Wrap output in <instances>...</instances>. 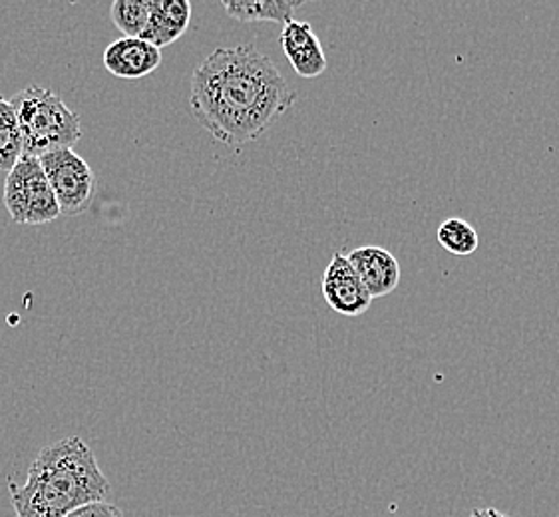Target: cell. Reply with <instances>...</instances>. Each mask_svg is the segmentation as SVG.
Returning a JSON list of instances; mask_svg holds the SVG:
<instances>
[{"instance_id": "obj_16", "label": "cell", "mask_w": 559, "mask_h": 517, "mask_svg": "<svg viewBox=\"0 0 559 517\" xmlns=\"http://www.w3.org/2000/svg\"><path fill=\"white\" fill-rule=\"evenodd\" d=\"M468 517H510L502 514V512H498V509H493V507H484V509H474L471 516Z\"/></svg>"}, {"instance_id": "obj_11", "label": "cell", "mask_w": 559, "mask_h": 517, "mask_svg": "<svg viewBox=\"0 0 559 517\" xmlns=\"http://www.w3.org/2000/svg\"><path fill=\"white\" fill-rule=\"evenodd\" d=\"M299 7H302V0H224L225 12L239 23H277L285 26L295 21L293 14Z\"/></svg>"}, {"instance_id": "obj_7", "label": "cell", "mask_w": 559, "mask_h": 517, "mask_svg": "<svg viewBox=\"0 0 559 517\" xmlns=\"http://www.w3.org/2000/svg\"><path fill=\"white\" fill-rule=\"evenodd\" d=\"M102 62L120 80H142L162 64V50L142 38H118L104 50Z\"/></svg>"}, {"instance_id": "obj_14", "label": "cell", "mask_w": 559, "mask_h": 517, "mask_svg": "<svg viewBox=\"0 0 559 517\" xmlns=\"http://www.w3.org/2000/svg\"><path fill=\"white\" fill-rule=\"evenodd\" d=\"M152 0H116L110 16L126 38H140L146 28Z\"/></svg>"}, {"instance_id": "obj_13", "label": "cell", "mask_w": 559, "mask_h": 517, "mask_svg": "<svg viewBox=\"0 0 559 517\" xmlns=\"http://www.w3.org/2000/svg\"><path fill=\"white\" fill-rule=\"evenodd\" d=\"M438 243L440 248L447 249L450 255L456 257H468L472 253L478 251L480 239L476 229L460 217H450L447 221H442V226L438 227Z\"/></svg>"}, {"instance_id": "obj_12", "label": "cell", "mask_w": 559, "mask_h": 517, "mask_svg": "<svg viewBox=\"0 0 559 517\" xmlns=\"http://www.w3.org/2000/svg\"><path fill=\"white\" fill-rule=\"evenodd\" d=\"M23 158V135L11 100L0 96V171H11Z\"/></svg>"}, {"instance_id": "obj_8", "label": "cell", "mask_w": 559, "mask_h": 517, "mask_svg": "<svg viewBox=\"0 0 559 517\" xmlns=\"http://www.w3.org/2000/svg\"><path fill=\"white\" fill-rule=\"evenodd\" d=\"M281 48L293 70L305 80L319 79L326 70V57L313 26L301 21H292L281 31Z\"/></svg>"}, {"instance_id": "obj_10", "label": "cell", "mask_w": 559, "mask_h": 517, "mask_svg": "<svg viewBox=\"0 0 559 517\" xmlns=\"http://www.w3.org/2000/svg\"><path fill=\"white\" fill-rule=\"evenodd\" d=\"M190 23V0H154L150 7L146 28L140 38L162 50L164 46L179 40Z\"/></svg>"}, {"instance_id": "obj_1", "label": "cell", "mask_w": 559, "mask_h": 517, "mask_svg": "<svg viewBox=\"0 0 559 517\" xmlns=\"http://www.w3.org/2000/svg\"><path fill=\"white\" fill-rule=\"evenodd\" d=\"M297 94L255 45L217 48L191 74V112L225 146L255 142Z\"/></svg>"}, {"instance_id": "obj_3", "label": "cell", "mask_w": 559, "mask_h": 517, "mask_svg": "<svg viewBox=\"0 0 559 517\" xmlns=\"http://www.w3.org/2000/svg\"><path fill=\"white\" fill-rule=\"evenodd\" d=\"M11 106L23 135V156L40 158L79 144L82 137L79 112L70 110L57 92L28 86L12 96Z\"/></svg>"}, {"instance_id": "obj_6", "label": "cell", "mask_w": 559, "mask_h": 517, "mask_svg": "<svg viewBox=\"0 0 559 517\" xmlns=\"http://www.w3.org/2000/svg\"><path fill=\"white\" fill-rule=\"evenodd\" d=\"M323 297L335 313L350 318L367 313L372 303V297L343 253H335L324 269Z\"/></svg>"}, {"instance_id": "obj_15", "label": "cell", "mask_w": 559, "mask_h": 517, "mask_svg": "<svg viewBox=\"0 0 559 517\" xmlns=\"http://www.w3.org/2000/svg\"><path fill=\"white\" fill-rule=\"evenodd\" d=\"M67 517H126L122 509L114 506L110 502H94L88 506L79 507L74 512H70Z\"/></svg>"}, {"instance_id": "obj_2", "label": "cell", "mask_w": 559, "mask_h": 517, "mask_svg": "<svg viewBox=\"0 0 559 517\" xmlns=\"http://www.w3.org/2000/svg\"><path fill=\"white\" fill-rule=\"evenodd\" d=\"M16 517H67L94 502H106L112 485L94 452L79 436L60 440L36 454L23 485L9 480Z\"/></svg>"}, {"instance_id": "obj_4", "label": "cell", "mask_w": 559, "mask_h": 517, "mask_svg": "<svg viewBox=\"0 0 559 517\" xmlns=\"http://www.w3.org/2000/svg\"><path fill=\"white\" fill-rule=\"evenodd\" d=\"M2 200L19 226H45L62 215L45 169L31 156H23L7 173Z\"/></svg>"}, {"instance_id": "obj_5", "label": "cell", "mask_w": 559, "mask_h": 517, "mask_svg": "<svg viewBox=\"0 0 559 517\" xmlns=\"http://www.w3.org/2000/svg\"><path fill=\"white\" fill-rule=\"evenodd\" d=\"M62 215H80L96 197V176L74 149H57L38 158Z\"/></svg>"}, {"instance_id": "obj_9", "label": "cell", "mask_w": 559, "mask_h": 517, "mask_svg": "<svg viewBox=\"0 0 559 517\" xmlns=\"http://www.w3.org/2000/svg\"><path fill=\"white\" fill-rule=\"evenodd\" d=\"M347 258L372 299L386 297L399 287L401 265L391 251L367 245L353 249Z\"/></svg>"}]
</instances>
